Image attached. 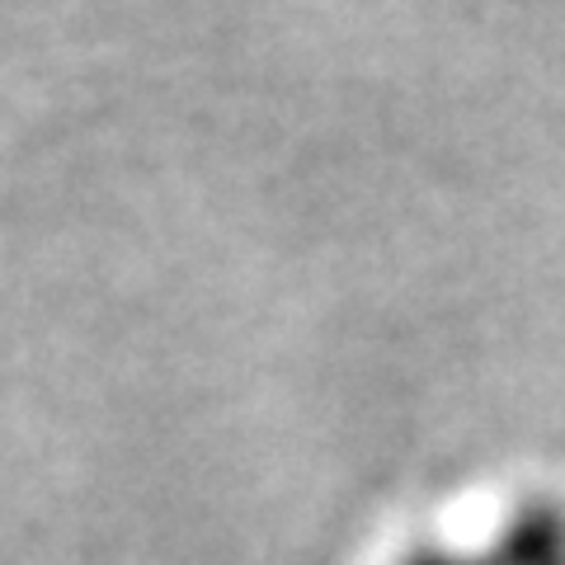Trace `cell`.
I'll list each match as a JSON object with an SVG mask.
<instances>
[{
	"mask_svg": "<svg viewBox=\"0 0 565 565\" xmlns=\"http://www.w3.org/2000/svg\"><path fill=\"white\" fill-rule=\"evenodd\" d=\"M486 552L490 565H565V514L552 504H523Z\"/></svg>",
	"mask_w": 565,
	"mask_h": 565,
	"instance_id": "6da1fadb",
	"label": "cell"
},
{
	"mask_svg": "<svg viewBox=\"0 0 565 565\" xmlns=\"http://www.w3.org/2000/svg\"><path fill=\"white\" fill-rule=\"evenodd\" d=\"M405 565H490V552H457V546H429V552H415Z\"/></svg>",
	"mask_w": 565,
	"mask_h": 565,
	"instance_id": "7a4b0ae2",
	"label": "cell"
}]
</instances>
